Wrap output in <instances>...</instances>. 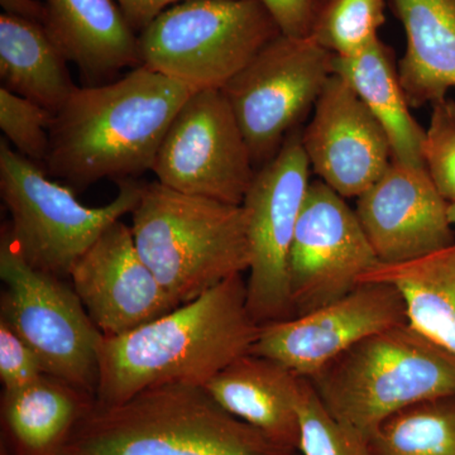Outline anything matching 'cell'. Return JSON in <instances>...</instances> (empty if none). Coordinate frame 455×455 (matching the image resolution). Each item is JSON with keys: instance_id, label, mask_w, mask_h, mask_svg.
<instances>
[{"instance_id": "cell-30", "label": "cell", "mask_w": 455, "mask_h": 455, "mask_svg": "<svg viewBox=\"0 0 455 455\" xmlns=\"http://www.w3.org/2000/svg\"><path fill=\"white\" fill-rule=\"evenodd\" d=\"M277 23L281 33L289 37H310L317 9L315 0H260Z\"/></svg>"}, {"instance_id": "cell-29", "label": "cell", "mask_w": 455, "mask_h": 455, "mask_svg": "<svg viewBox=\"0 0 455 455\" xmlns=\"http://www.w3.org/2000/svg\"><path fill=\"white\" fill-rule=\"evenodd\" d=\"M40 359L4 322L0 319V381L3 391L26 387L44 376Z\"/></svg>"}, {"instance_id": "cell-7", "label": "cell", "mask_w": 455, "mask_h": 455, "mask_svg": "<svg viewBox=\"0 0 455 455\" xmlns=\"http://www.w3.org/2000/svg\"><path fill=\"white\" fill-rule=\"evenodd\" d=\"M281 35L260 0H188L140 35L143 65L188 88L221 90Z\"/></svg>"}, {"instance_id": "cell-5", "label": "cell", "mask_w": 455, "mask_h": 455, "mask_svg": "<svg viewBox=\"0 0 455 455\" xmlns=\"http://www.w3.org/2000/svg\"><path fill=\"white\" fill-rule=\"evenodd\" d=\"M307 379L326 410L368 440L401 410L455 396V355L403 323L359 341Z\"/></svg>"}, {"instance_id": "cell-25", "label": "cell", "mask_w": 455, "mask_h": 455, "mask_svg": "<svg viewBox=\"0 0 455 455\" xmlns=\"http://www.w3.org/2000/svg\"><path fill=\"white\" fill-rule=\"evenodd\" d=\"M385 0H326L310 37L335 56H353L379 40Z\"/></svg>"}, {"instance_id": "cell-3", "label": "cell", "mask_w": 455, "mask_h": 455, "mask_svg": "<svg viewBox=\"0 0 455 455\" xmlns=\"http://www.w3.org/2000/svg\"><path fill=\"white\" fill-rule=\"evenodd\" d=\"M218 405L200 386L167 385L95 403L61 455H291Z\"/></svg>"}, {"instance_id": "cell-2", "label": "cell", "mask_w": 455, "mask_h": 455, "mask_svg": "<svg viewBox=\"0 0 455 455\" xmlns=\"http://www.w3.org/2000/svg\"><path fill=\"white\" fill-rule=\"evenodd\" d=\"M196 90L147 66L116 82L77 88L51 125L44 170L82 190L152 171L171 123Z\"/></svg>"}, {"instance_id": "cell-20", "label": "cell", "mask_w": 455, "mask_h": 455, "mask_svg": "<svg viewBox=\"0 0 455 455\" xmlns=\"http://www.w3.org/2000/svg\"><path fill=\"white\" fill-rule=\"evenodd\" d=\"M406 35L397 71L411 108L433 106L455 89V0H392Z\"/></svg>"}, {"instance_id": "cell-31", "label": "cell", "mask_w": 455, "mask_h": 455, "mask_svg": "<svg viewBox=\"0 0 455 455\" xmlns=\"http://www.w3.org/2000/svg\"><path fill=\"white\" fill-rule=\"evenodd\" d=\"M132 29L140 35L167 9L188 0H116Z\"/></svg>"}, {"instance_id": "cell-9", "label": "cell", "mask_w": 455, "mask_h": 455, "mask_svg": "<svg viewBox=\"0 0 455 455\" xmlns=\"http://www.w3.org/2000/svg\"><path fill=\"white\" fill-rule=\"evenodd\" d=\"M333 53L281 33L221 89L259 171L314 110L333 75Z\"/></svg>"}, {"instance_id": "cell-4", "label": "cell", "mask_w": 455, "mask_h": 455, "mask_svg": "<svg viewBox=\"0 0 455 455\" xmlns=\"http://www.w3.org/2000/svg\"><path fill=\"white\" fill-rule=\"evenodd\" d=\"M131 215L140 256L179 307L250 268L242 205L188 196L156 181L143 184Z\"/></svg>"}, {"instance_id": "cell-14", "label": "cell", "mask_w": 455, "mask_h": 455, "mask_svg": "<svg viewBox=\"0 0 455 455\" xmlns=\"http://www.w3.org/2000/svg\"><path fill=\"white\" fill-rule=\"evenodd\" d=\"M449 205L427 167L392 160L357 197L358 220L382 265L423 259L455 242Z\"/></svg>"}, {"instance_id": "cell-23", "label": "cell", "mask_w": 455, "mask_h": 455, "mask_svg": "<svg viewBox=\"0 0 455 455\" xmlns=\"http://www.w3.org/2000/svg\"><path fill=\"white\" fill-rule=\"evenodd\" d=\"M364 283L396 287L407 323L455 355V242L411 262L379 263L362 278Z\"/></svg>"}, {"instance_id": "cell-18", "label": "cell", "mask_w": 455, "mask_h": 455, "mask_svg": "<svg viewBox=\"0 0 455 455\" xmlns=\"http://www.w3.org/2000/svg\"><path fill=\"white\" fill-rule=\"evenodd\" d=\"M49 31L90 82L143 65L140 36L116 0H46Z\"/></svg>"}, {"instance_id": "cell-24", "label": "cell", "mask_w": 455, "mask_h": 455, "mask_svg": "<svg viewBox=\"0 0 455 455\" xmlns=\"http://www.w3.org/2000/svg\"><path fill=\"white\" fill-rule=\"evenodd\" d=\"M372 455H455V396L401 410L368 439Z\"/></svg>"}, {"instance_id": "cell-19", "label": "cell", "mask_w": 455, "mask_h": 455, "mask_svg": "<svg viewBox=\"0 0 455 455\" xmlns=\"http://www.w3.org/2000/svg\"><path fill=\"white\" fill-rule=\"evenodd\" d=\"M94 405L88 392L49 374L26 387L3 391L0 454L61 455Z\"/></svg>"}, {"instance_id": "cell-21", "label": "cell", "mask_w": 455, "mask_h": 455, "mask_svg": "<svg viewBox=\"0 0 455 455\" xmlns=\"http://www.w3.org/2000/svg\"><path fill=\"white\" fill-rule=\"evenodd\" d=\"M333 74L349 84L379 123L390 142L392 160L425 167V130L410 112L391 50L379 38L355 55H334Z\"/></svg>"}, {"instance_id": "cell-17", "label": "cell", "mask_w": 455, "mask_h": 455, "mask_svg": "<svg viewBox=\"0 0 455 455\" xmlns=\"http://www.w3.org/2000/svg\"><path fill=\"white\" fill-rule=\"evenodd\" d=\"M301 379L280 362L247 353L215 374L204 388L230 415L281 447L298 451Z\"/></svg>"}, {"instance_id": "cell-28", "label": "cell", "mask_w": 455, "mask_h": 455, "mask_svg": "<svg viewBox=\"0 0 455 455\" xmlns=\"http://www.w3.org/2000/svg\"><path fill=\"white\" fill-rule=\"evenodd\" d=\"M429 127L425 130L424 163L440 194L455 203V101L433 104Z\"/></svg>"}, {"instance_id": "cell-16", "label": "cell", "mask_w": 455, "mask_h": 455, "mask_svg": "<svg viewBox=\"0 0 455 455\" xmlns=\"http://www.w3.org/2000/svg\"><path fill=\"white\" fill-rule=\"evenodd\" d=\"M301 142L311 170L346 199L361 196L392 163L385 131L337 74L317 99Z\"/></svg>"}, {"instance_id": "cell-12", "label": "cell", "mask_w": 455, "mask_h": 455, "mask_svg": "<svg viewBox=\"0 0 455 455\" xmlns=\"http://www.w3.org/2000/svg\"><path fill=\"white\" fill-rule=\"evenodd\" d=\"M379 263L355 209L322 180L311 181L290 252L295 316L348 295Z\"/></svg>"}, {"instance_id": "cell-13", "label": "cell", "mask_w": 455, "mask_h": 455, "mask_svg": "<svg viewBox=\"0 0 455 455\" xmlns=\"http://www.w3.org/2000/svg\"><path fill=\"white\" fill-rule=\"evenodd\" d=\"M403 323L405 302L396 287L364 283L319 309L260 326L250 353L307 379L359 341Z\"/></svg>"}, {"instance_id": "cell-10", "label": "cell", "mask_w": 455, "mask_h": 455, "mask_svg": "<svg viewBox=\"0 0 455 455\" xmlns=\"http://www.w3.org/2000/svg\"><path fill=\"white\" fill-rule=\"evenodd\" d=\"M301 132H293L276 157L257 171L242 203L251 250L247 305L259 326L295 316L290 252L311 182Z\"/></svg>"}, {"instance_id": "cell-26", "label": "cell", "mask_w": 455, "mask_h": 455, "mask_svg": "<svg viewBox=\"0 0 455 455\" xmlns=\"http://www.w3.org/2000/svg\"><path fill=\"white\" fill-rule=\"evenodd\" d=\"M299 418L301 455H372L368 440L338 421L307 379H301Z\"/></svg>"}, {"instance_id": "cell-35", "label": "cell", "mask_w": 455, "mask_h": 455, "mask_svg": "<svg viewBox=\"0 0 455 455\" xmlns=\"http://www.w3.org/2000/svg\"><path fill=\"white\" fill-rule=\"evenodd\" d=\"M0 455H4V454H0Z\"/></svg>"}, {"instance_id": "cell-33", "label": "cell", "mask_w": 455, "mask_h": 455, "mask_svg": "<svg viewBox=\"0 0 455 455\" xmlns=\"http://www.w3.org/2000/svg\"><path fill=\"white\" fill-rule=\"evenodd\" d=\"M449 217H451V223L455 227V203L449 205Z\"/></svg>"}, {"instance_id": "cell-22", "label": "cell", "mask_w": 455, "mask_h": 455, "mask_svg": "<svg viewBox=\"0 0 455 455\" xmlns=\"http://www.w3.org/2000/svg\"><path fill=\"white\" fill-rule=\"evenodd\" d=\"M64 51L49 29L20 18L0 16V80L3 88L60 112L77 86Z\"/></svg>"}, {"instance_id": "cell-27", "label": "cell", "mask_w": 455, "mask_h": 455, "mask_svg": "<svg viewBox=\"0 0 455 455\" xmlns=\"http://www.w3.org/2000/svg\"><path fill=\"white\" fill-rule=\"evenodd\" d=\"M55 114L35 101L0 88V128L14 151L38 166H46L51 125Z\"/></svg>"}, {"instance_id": "cell-11", "label": "cell", "mask_w": 455, "mask_h": 455, "mask_svg": "<svg viewBox=\"0 0 455 455\" xmlns=\"http://www.w3.org/2000/svg\"><path fill=\"white\" fill-rule=\"evenodd\" d=\"M152 172L179 193L242 205L257 170L221 90H199L180 108Z\"/></svg>"}, {"instance_id": "cell-15", "label": "cell", "mask_w": 455, "mask_h": 455, "mask_svg": "<svg viewBox=\"0 0 455 455\" xmlns=\"http://www.w3.org/2000/svg\"><path fill=\"white\" fill-rule=\"evenodd\" d=\"M70 280L104 337H119L179 305L140 256L131 227L116 221L80 257Z\"/></svg>"}, {"instance_id": "cell-1", "label": "cell", "mask_w": 455, "mask_h": 455, "mask_svg": "<svg viewBox=\"0 0 455 455\" xmlns=\"http://www.w3.org/2000/svg\"><path fill=\"white\" fill-rule=\"evenodd\" d=\"M259 329L248 309L243 275L228 278L130 333L104 337L95 403L116 405L160 386L204 387L251 352Z\"/></svg>"}, {"instance_id": "cell-34", "label": "cell", "mask_w": 455, "mask_h": 455, "mask_svg": "<svg viewBox=\"0 0 455 455\" xmlns=\"http://www.w3.org/2000/svg\"><path fill=\"white\" fill-rule=\"evenodd\" d=\"M291 455H301V454L299 453V451H295V453H292Z\"/></svg>"}, {"instance_id": "cell-32", "label": "cell", "mask_w": 455, "mask_h": 455, "mask_svg": "<svg viewBox=\"0 0 455 455\" xmlns=\"http://www.w3.org/2000/svg\"><path fill=\"white\" fill-rule=\"evenodd\" d=\"M3 13L49 28V8L41 0H0Z\"/></svg>"}, {"instance_id": "cell-8", "label": "cell", "mask_w": 455, "mask_h": 455, "mask_svg": "<svg viewBox=\"0 0 455 455\" xmlns=\"http://www.w3.org/2000/svg\"><path fill=\"white\" fill-rule=\"evenodd\" d=\"M0 278V319L31 347L44 373L95 397L104 335L74 287L29 265L3 229Z\"/></svg>"}, {"instance_id": "cell-6", "label": "cell", "mask_w": 455, "mask_h": 455, "mask_svg": "<svg viewBox=\"0 0 455 455\" xmlns=\"http://www.w3.org/2000/svg\"><path fill=\"white\" fill-rule=\"evenodd\" d=\"M44 167L0 142V194L11 214L3 226L12 244L33 267L60 278L71 269L104 232L132 214L145 182L118 181V196L107 205H84L70 187L47 178Z\"/></svg>"}]
</instances>
